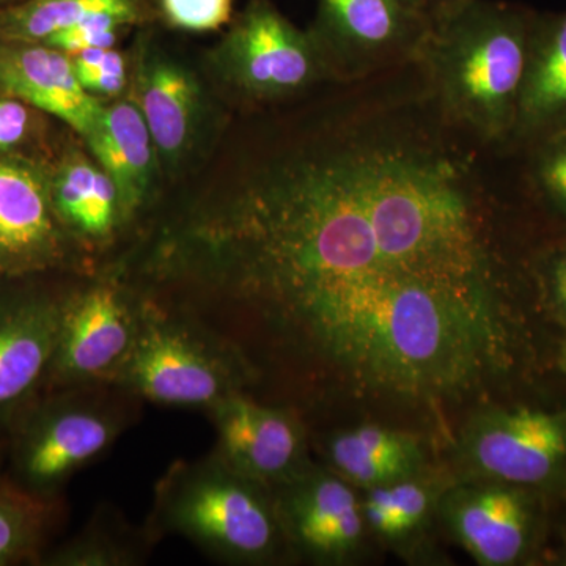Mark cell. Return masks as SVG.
<instances>
[{"label": "cell", "mask_w": 566, "mask_h": 566, "mask_svg": "<svg viewBox=\"0 0 566 566\" xmlns=\"http://www.w3.org/2000/svg\"><path fill=\"white\" fill-rule=\"evenodd\" d=\"M300 104L158 203L129 279L237 345L256 389L303 415L480 400L520 346L494 148L447 120L416 62Z\"/></svg>", "instance_id": "obj_1"}, {"label": "cell", "mask_w": 566, "mask_h": 566, "mask_svg": "<svg viewBox=\"0 0 566 566\" xmlns=\"http://www.w3.org/2000/svg\"><path fill=\"white\" fill-rule=\"evenodd\" d=\"M534 24L505 3L472 0L433 22L420 69L447 120L480 144L512 139Z\"/></svg>", "instance_id": "obj_2"}, {"label": "cell", "mask_w": 566, "mask_h": 566, "mask_svg": "<svg viewBox=\"0 0 566 566\" xmlns=\"http://www.w3.org/2000/svg\"><path fill=\"white\" fill-rule=\"evenodd\" d=\"M145 526L158 542L181 536L226 565L268 566L293 560L273 491L238 474L214 453L177 460L156 482Z\"/></svg>", "instance_id": "obj_3"}, {"label": "cell", "mask_w": 566, "mask_h": 566, "mask_svg": "<svg viewBox=\"0 0 566 566\" xmlns=\"http://www.w3.org/2000/svg\"><path fill=\"white\" fill-rule=\"evenodd\" d=\"M144 403L117 385L44 392L7 439L3 475L39 497L63 499L70 480L139 422Z\"/></svg>", "instance_id": "obj_4"}, {"label": "cell", "mask_w": 566, "mask_h": 566, "mask_svg": "<svg viewBox=\"0 0 566 566\" xmlns=\"http://www.w3.org/2000/svg\"><path fill=\"white\" fill-rule=\"evenodd\" d=\"M114 385L148 403L207 412L229 395L252 394L259 374L232 342L142 294L139 335Z\"/></svg>", "instance_id": "obj_5"}, {"label": "cell", "mask_w": 566, "mask_h": 566, "mask_svg": "<svg viewBox=\"0 0 566 566\" xmlns=\"http://www.w3.org/2000/svg\"><path fill=\"white\" fill-rule=\"evenodd\" d=\"M226 98L248 111L300 102L333 84L315 36L294 25L273 0H248L208 54Z\"/></svg>", "instance_id": "obj_6"}, {"label": "cell", "mask_w": 566, "mask_h": 566, "mask_svg": "<svg viewBox=\"0 0 566 566\" xmlns=\"http://www.w3.org/2000/svg\"><path fill=\"white\" fill-rule=\"evenodd\" d=\"M142 322V294L118 262L77 275L63 307L46 389L114 385Z\"/></svg>", "instance_id": "obj_7"}, {"label": "cell", "mask_w": 566, "mask_h": 566, "mask_svg": "<svg viewBox=\"0 0 566 566\" xmlns=\"http://www.w3.org/2000/svg\"><path fill=\"white\" fill-rule=\"evenodd\" d=\"M77 274L0 281V444L44 394L63 307Z\"/></svg>", "instance_id": "obj_8"}, {"label": "cell", "mask_w": 566, "mask_h": 566, "mask_svg": "<svg viewBox=\"0 0 566 566\" xmlns=\"http://www.w3.org/2000/svg\"><path fill=\"white\" fill-rule=\"evenodd\" d=\"M431 28L409 0H318L311 32L333 84H349L416 62Z\"/></svg>", "instance_id": "obj_9"}, {"label": "cell", "mask_w": 566, "mask_h": 566, "mask_svg": "<svg viewBox=\"0 0 566 566\" xmlns=\"http://www.w3.org/2000/svg\"><path fill=\"white\" fill-rule=\"evenodd\" d=\"M457 479L543 486L566 468V411L486 408L453 441Z\"/></svg>", "instance_id": "obj_10"}, {"label": "cell", "mask_w": 566, "mask_h": 566, "mask_svg": "<svg viewBox=\"0 0 566 566\" xmlns=\"http://www.w3.org/2000/svg\"><path fill=\"white\" fill-rule=\"evenodd\" d=\"M48 156L0 155V281L99 270L55 212Z\"/></svg>", "instance_id": "obj_11"}, {"label": "cell", "mask_w": 566, "mask_h": 566, "mask_svg": "<svg viewBox=\"0 0 566 566\" xmlns=\"http://www.w3.org/2000/svg\"><path fill=\"white\" fill-rule=\"evenodd\" d=\"M275 509L293 560L356 565L374 542L365 521L363 493L323 463L274 488Z\"/></svg>", "instance_id": "obj_12"}, {"label": "cell", "mask_w": 566, "mask_h": 566, "mask_svg": "<svg viewBox=\"0 0 566 566\" xmlns=\"http://www.w3.org/2000/svg\"><path fill=\"white\" fill-rule=\"evenodd\" d=\"M205 415L216 431L211 452L238 474L270 490L304 474L315 463L307 422L293 406L266 403L251 392H237Z\"/></svg>", "instance_id": "obj_13"}, {"label": "cell", "mask_w": 566, "mask_h": 566, "mask_svg": "<svg viewBox=\"0 0 566 566\" xmlns=\"http://www.w3.org/2000/svg\"><path fill=\"white\" fill-rule=\"evenodd\" d=\"M439 524L476 564L516 565L534 538V505L526 488L455 476L439 502Z\"/></svg>", "instance_id": "obj_14"}, {"label": "cell", "mask_w": 566, "mask_h": 566, "mask_svg": "<svg viewBox=\"0 0 566 566\" xmlns=\"http://www.w3.org/2000/svg\"><path fill=\"white\" fill-rule=\"evenodd\" d=\"M128 95L150 129L161 172H180L196 151L207 112L199 76L169 52L145 43L133 57Z\"/></svg>", "instance_id": "obj_15"}, {"label": "cell", "mask_w": 566, "mask_h": 566, "mask_svg": "<svg viewBox=\"0 0 566 566\" xmlns=\"http://www.w3.org/2000/svg\"><path fill=\"white\" fill-rule=\"evenodd\" d=\"M52 203L77 249L96 268L114 262L133 243L120 196L91 151L66 145L48 156Z\"/></svg>", "instance_id": "obj_16"}, {"label": "cell", "mask_w": 566, "mask_h": 566, "mask_svg": "<svg viewBox=\"0 0 566 566\" xmlns=\"http://www.w3.org/2000/svg\"><path fill=\"white\" fill-rule=\"evenodd\" d=\"M81 140L117 186L123 214L136 238L159 202L161 166L150 129L132 96L126 93L104 103L92 132Z\"/></svg>", "instance_id": "obj_17"}, {"label": "cell", "mask_w": 566, "mask_h": 566, "mask_svg": "<svg viewBox=\"0 0 566 566\" xmlns=\"http://www.w3.org/2000/svg\"><path fill=\"white\" fill-rule=\"evenodd\" d=\"M0 95L11 96L57 118L84 139L104 103L82 88L73 61L43 43L0 39Z\"/></svg>", "instance_id": "obj_18"}, {"label": "cell", "mask_w": 566, "mask_h": 566, "mask_svg": "<svg viewBox=\"0 0 566 566\" xmlns=\"http://www.w3.org/2000/svg\"><path fill=\"white\" fill-rule=\"evenodd\" d=\"M453 479L450 469L433 464L411 479L363 491L365 521L374 542L412 564L430 560L439 502Z\"/></svg>", "instance_id": "obj_19"}, {"label": "cell", "mask_w": 566, "mask_h": 566, "mask_svg": "<svg viewBox=\"0 0 566 566\" xmlns=\"http://www.w3.org/2000/svg\"><path fill=\"white\" fill-rule=\"evenodd\" d=\"M318 453L324 465L360 493L411 479L433 465L419 436L379 423L323 434Z\"/></svg>", "instance_id": "obj_20"}, {"label": "cell", "mask_w": 566, "mask_h": 566, "mask_svg": "<svg viewBox=\"0 0 566 566\" xmlns=\"http://www.w3.org/2000/svg\"><path fill=\"white\" fill-rule=\"evenodd\" d=\"M565 128L566 13L532 29L512 139L539 140Z\"/></svg>", "instance_id": "obj_21"}, {"label": "cell", "mask_w": 566, "mask_h": 566, "mask_svg": "<svg viewBox=\"0 0 566 566\" xmlns=\"http://www.w3.org/2000/svg\"><path fill=\"white\" fill-rule=\"evenodd\" d=\"M158 539L145 526H133L112 505H99L88 523L61 545H52L40 566H139Z\"/></svg>", "instance_id": "obj_22"}, {"label": "cell", "mask_w": 566, "mask_h": 566, "mask_svg": "<svg viewBox=\"0 0 566 566\" xmlns=\"http://www.w3.org/2000/svg\"><path fill=\"white\" fill-rule=\"evenodd\" d=\"M147 17L144 0H21L0 7V39L43 43L95 18H114L129 28Z\"/></svg>", "instance_id": "obj_23"}, {"label": "cell", "mask_w": 566, "mask_h": 566, "mask_svg": "<svg viewBox=\"0 0 566 566\" xmlns=\"http://www.w3.org/2000/svg\"><path fill=\"white\" fill-rule=\"evenodd\" d=\"M63 499H43L0 479V566L39 565L65 523Z\"/></svg>", "instance_id": "obj_24"}, {"label": "cell", "mask_w": 566, "mask_h": 566, "mask_svg": "<svg viewBox=\"0 0 566 566\" xmlns=\"http://www.w3.org/2000/svg\"><path fill=\"white\" fill-rule=\"evenodd\" d=\"M44 117L31 104L0 95V155H50Z\"/></svg>", "instance_id": "obj_25"}, {"label": "cell", "mask_w": 566, "mask_h": 566, "mask_svg": "<svg viewBox=\"0 0 566 566\" xmlns=\"http://www.w3.org/2000/svg\"><path fill=\"white\" fill-rule=\"evenodd\" d=\"M71 61L77 81L88 95L112 102L128 93L132 62L115 48L80 52Z\"/></svg>", "instance_id": "obj_26"}, {"label": "cell", "mask_w": 566, "mask_h": 566, "mask_svg": "<svg viewBox=\"0 0 566 566\" xmlns=\"http://www.w3.org/2000/svg\"><path fill=\"white\" fill-rule=\"evenodd\" d=\"M538 142L534 180L547 202L566 218V128Z\"/></svg>", "instance_id": "obj_27"}, {"label": "cell", "mask_w": 566, "mask_h": 566, "mask_svg": "<svg viewBox=\"0 0 566 566\" xmlns=\"http://www.w3.org/2000/svg\"><path fill=\"white\" fill-rule=\"evenodd\" d=\"M161 17L177 31L205 33L230 24L233 0H158Z\"/></svg>", "instance_id": "obj_28"}, {"label": "cell", "mask_w": 566, "mask_h": 566, "mask_svg": "<svg viewBox=\"0 0 566 566\" xmlns=\"http://www.w3.org/2000/svg\"><path fill=\"white\" fill-rule=\"evenodd\" d=\"M125 28L128 25L114 20V18H95V20L80 22L73 28L54 33L50 39L43 41V44L73 57V55L88 50L115 48L120 32Z\"/></svg>", "instance_id": "obj_29"}, {"label": "cell", "mask_w": 566, "mask_h": 566, "mask_svg": "<svg viewBox=\"0 0 566 566\" xmlns=\"http://www.w3.org/2000/svg\"><path fill=\"white\" fill-rule=\"evenodd\" d=\"M549 281L554 300L566 315V253L554 260L549 271Z\"/></svg>", "instance_id": "obj_30"}, {"label": "cell", "mask_w": 566, "mask_h": 566, "mask_svg": "<svg viewBox=\"0 0 566 566\" xmlns=\"http://www.w3.org/2000/svg\"><path fill=\"white\" fill-rule=\"evenodd\" d=\"M417 2L420 3L430 20L436 22L457 13L472 0H417Z\"/></svg>", "instance_id": "obj_31"}, {"label": "cell", "mask_w": 566, "mask_h": 566, "mask_svg": "<svg viewBox=\"0 0 566 566\" xmlns=\"http://www.w3.org/2000/svg\"><path fill=\"white\" fill-rule=\"evenodd\" d=\"M3 469H6V444H0V479H2Z\"/></svg>", "instance_id": "obj_32"}, {"label": "cell", "mask_w": 566, "mask_h": 566, "mask_svg": "<svg viewBox=\"0 0 566 566\" xmlns=\"http://www.w3.org/2000/svg\"><path fill=\"white\" fill-rule=\"evenodd\" d=\"M560 365H562V370H564V374L566 375V338H565L564 345H562Z\"/></svg>", "instance_id": "obj_33"}, {"label": "cell", "mask_w": 566, "mask_h": 566, "mask_svg": "<svg viewBox=\"0 0 566 566\" xmlns=\"http://www.w3.org/2000/svg\"><path fill=\"white\" fill-rule=\"evenodd\" d=\"M21 2V0H0V7L11 6V3Z\"/></svg>", "instance_id": "obj_34"}, {"label": "cell", "mask_w": 566, "mask_h": 566, "mask_svg": "<svg viewBox=\"0 0 566 566\" xmlns=\"http://www.w3.org/2000/svg\"><path fill=\"white\" fill-rule=\"evenodd\" d=\"M409 2H412V3H415V6L420 7V3H419V2H417V0H409ZM420 9H422V7H420ZM422 10H423V9H422ZM423 11H424V10H423Z\"/></svg>", "instance_id": "obj_35"}, {"label": "cell", "mask_w": 566, "mask_h": 566, "mask_svg": "<svg viewBox=\"0 0 566 566\" xmlns=\"http://www.w3.org/2000/svg\"><path fill=\"white\" fill-rule=\"evenodd\" d=\"M564 564L566 565V557H565V562H564Z\"/></svg>", "instance_id": "obj_36"}]
</instances>
